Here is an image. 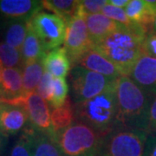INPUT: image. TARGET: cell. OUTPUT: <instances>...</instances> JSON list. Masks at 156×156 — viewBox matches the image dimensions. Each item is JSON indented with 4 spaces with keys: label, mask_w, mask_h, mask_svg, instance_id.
Here are the masks:
<instances>
[{
    "label": "cell",
    "mask_w": 156,
    "mask_h": 156,
    "mask_svg": "<svg viewBox=\"0 0 156 156\" xmlns=\"http://www.w3.org/2000/svg\"><path fill=\"white\" fill-rule=\"evenodd\" d=\"M147 34L145 30L122 27L94 45V49L111 62L122 76H128L143 56L142 44Z\"/></svg>",
    "instance_id": "6da1fadb"
},
{
    "label": "cell",
    "mask_w": 156,
    "mask_h": 156,
    "mask_svg": "<svg viewBox=\"0 0 156 156\" xmlns=\"http://www.w3.org/2000/svg\"><path fill=\"white\" fill-rule=\"evenodd\" d=\"M116 127L147 132L151 95L128 76L116 79Z\"/></svg>",
    "instance_id": "7a4b0ae2"
},
{
    "label": "cell",
    "mask_w": 156,
    "mask_h": 156,
    "mask_svg": "<svg viewBox=\"0 0 156 156\" xmlns=\"http://www.w3.org/2000/svg\"><path fill=\"white\" fill-rule=\"evenodd\" d=\"M116 80L92 99L74 104L75 121L83 122L103 134L116 127Z\"/></svg>",
    "instance_id": "3957f363"
},
{
    "label": "cell",
    "mask_w": 156,
    "mask_h": 156,
    "mask_svg": "<svg viewBox=\"0 0 156 156\" xmlns=\"http://www.w3.org/2000/svg\"><path fill=\"white\" fill-rule=\"evenodd\" d=\"M148 133L115 127L101 135L95 156H143Z\"/></svg>",
    "instance_id": "277c9868"
},
{
    "label": "cell",
    "mask_w": 156,
    "mask_h": 156,
    "mask_svg": "<svg viewBox=\"0 0 156 156\" xmlns=\"http://www.w3.org/2000/svg\"><path fill=\"white\" fill-rule=\"evenodd\" d=\"M102 134L81 122H74L56 135L63 156H95Z\"/></svg>",
    "instance_id": "5b68a950"
},
{
    "label": "cell",
    "mask_w": 156,
    "mask_h": 156,
    "mask_svg": "<svg viewBox=\"0 0 156 156\" xmlns=\"http://www.w3.org/2000/svg\"><path fill=\"white\" fill-rule=\"evenodd\" d=\"M115 81L81 66H72L69 72L72 102L77 104L92 99L102 93Z\"/></svg>",
    "instance_id": "8992f818"
},
{
    "label": "cell",
    "mask_w": 156,
    "mask_h": 156,
    "mask_svg": "<svg viewBox=\"0 0 156 156\" xmlns=\"http://www.w3.org/2000/svg\"><path fill=\"white\" fill-rule=\"evenodd\" d=\"M28 25L38 37L46 52L64 44L67 24L55 14L39 11L29 20Z\"/></svg>",
    "instance_id": "52a82bcc"
},
{
    "label": "cell",
    "mask_w": 156,
    "mask_h": 156,
    "mask_svg": "<svg viewBox=\"0 0 156 156\" xmlns=\"http://www.w3.org/2000/svg\"><path fill=\"white\" fill-rule=\"evenodd\" d=\"M0 103L20 105L28 114L30 126L37 131L51 130L50 110L46 101L36 92H30L11 100L0 101Z\"/></svg>",
    "instance_id": "ba28073f"
},
{
    "label": "cell",
    "mask_w": 156,
    "mask_h": 156,
    "mask_svg": "<svg viewBox=\"0 0 156 156\" xmlns=\"http://www.w3.org/2000/svg\"><path fill=\"white\" fill-rule=\"evenodd\" d=\"M63 47L67 50L72 66L83 54L94 48L85 17L76 16L68 23Z\"/></svg>",
    "instance_id": "9c48e42d"
},
{
    "label": "cell",
    "mask_w": 156,
    "mask_h": 156,
    "mask_svg": "<svg viewBox=\"0 0 156 156\" xmlns=\"http://www.w3.org/2000/svg\"><path fill=\"white\" fill-rule=\"evenodd\" d=\"M128 76L147 95H156V58L140 57Z\"/></svg>",
    "instance_id": "30bf717a"
},
{
    "label": "cell",
    "mask_w": 156,
    "mask_h": 156,
    "mask_svg": "<svg viewBox=\"0 0 156 156\" xmlns=\"http://www.w3.org/2000/svg\"><path fill=\"white\" fill-rule=\"evenodd\" d=\"M42 1L0 0V14L10 21H27L43 10Z\"/></svg>",
    "instance_id": "8fae6325"
},
{
    "label": "cell",
    "mask_w": 156,
    "mask_h": 156,
    "mask_svg": "<svg viewBox=\"0 0 156 156\" xmlns=\"http://www.w3.org/2000/svg\"><path fill=\"white\" fill-rule=\"evenodd\" d=\"M29 123L28 114L20 105L1 103L0 130L9 136L23 130Z\"/></svg>",
    "instance_id": "7c38bea8"
},
{
    "label": "cell",
    "mask_w": 156,
    "mask_h": 156,
    "mask_svg": "<svg viewBox=\"0 0 156 156\" xmlns=\"http://www.w3.org/2000/svg\"><path fill=\"white\" fill-rule=\"evenodd\" d=\"M75 65L81 66L113 80H116L122 76L111 62L94 48L81 56L73 66Z\"/></svg>",
    "instance_id": "4fadbf2b"
},
{
    "label": "cell",
    "mask_w": 156,
    "mask_h": 156,
    "mask_svg": "<svg viewBox=\"0 0 156 156\" xmlns=\"http://www.w3.org/2000/svg\"><path fill=\"white\" fill-rule=\"evenodd\" d=\"M125 11L132 22L150 33L156 17V0H130Z\"/></svg>",
    "instance_id": "5bb4252c"
},
{
    "label": "cell",
    "mask_w": 156,
    "mask_h": 156,
    "mask_svg": "<svg viewBox=\"0 0 156 156\" xmlns=\"http://www.w3.org/2000/svg\"><path fill=\"white\" fill-rule=\"evenodd\" d=\"M45 72L54 78H65L71 70L72 63L64 47H59L45 53L43 57Z\"/></svg>",
    "instance_id": "9a60e30c"
},
{
    "label": "cell",
    "mask_w": 156,
    "mask_h": 156,
    "mask_svg": "<svg viewBox=\"0 0 156 156\" xmlns=\"http://www.w3.org/2000/svg\"><path fill=\"white\" fill-rule=\"evenodd\" d=\"M85 21L89 37L94 45L106 38L110 34L125 27L101 13L88 15L85 17Z\"/></svg>",
    "instance_id": "2e32d148"
},
{
    "label": "cell",
    "mask_w": 156,
    "mask_h": 156,
    "mask_svg": "<svg viewBox=\"0 0 156 156\" xmlns=\"http://www.w3.org/2000/svg\"><path fill=\"white\" fill-rule=\"evenodd\" d=\"M22 95H23L22 69H3L0 86V101L15 99Z\"/></svg>",
    "instance_id": "e0dca14e"
},
{
    "label": "cell",
    "mask_w": 156,
    "mask_h": 156,
    "mask_svg": "<svg viewBox=\"0 0 156 156\" xmlns=\"http://www.w3.org/2000/svg\"><path fill=\"white\" fill-rule=\"evenodd\" d=\"M32 156H63L52 130L35 131Z\"/></svg>",
    "instance_id": "ac0fdd59"
},
{
    "label": "cell",
    "mask_w": 156,
    "mask_h": 156,
    "mask_svg": "<svg viewBox=\"0 0 156 156\" xmlns=\"http://www.w3.org/2000/svg\"><path fill=\"white\" fill-rule=\"evenodd\" d=\"M51 130L55 136L62 130L69 127L75 122L74 104L70 97H68L65 103L58 108H53L50 113Z\"/></svg>",
    "instance_id": "d6986e66"
},
{
    "label": "cell",
    "mask_w": 156,
    "mask_h": 156,
    "mask_svg": "<svg viewBox=\"0 0 156 156\" xmlns=\"http://www.w3.org/2000/svg\"><path fill=\"white\" fill-rule=\"evenodd\" d=\"M42 5L44 10L51 11L63 19L66 24L78 15V0H44Z\"/></svg>",
    "instance_id": "ffe728a7"
},
{
    "label": "cell",
    "mask_w": 156,
    "mask_h": 156,
    "mask_svg": "<svg viewBox=\"0 0 156 156\" xmlns=\"http://www.w3.org/2000/svg\"><path fill=\"white\" fill-rule=\"evenodd\" d=\"M22 71L23 94L36 91L44 73L43 58L23 64Z\"/></svg>",
    "instance_id": "44dd1931"
},
{
    "label": "cell",
    "mask_w": 156,
    "mask_h": 156,
    "mask_svg": "<svg viewBox=\"0 0 156 156\" xmlns=\"http://www.w3.org/2000/svg\"><path fill=\"white\" fill-rule=\"evenodd\" d=\"M23 64L42 59L46 53L38 37L28 25V31L21 48Z\"/></svg>",
    "instance_id": "7402d4cb"
},
{
    "label": "cell",
    "mask_w": 156,
    "mask_h": 156,
    "mask_svg": "<svg viewBox=\"0 0 156 156\" xmlns=\"http://www.w3.org/2000/svg\"><path fill=\"white\" fill-rule=\"evenodd\" d=\"M28 31V22L23 20L10 21L4 34V42L13 48L21 50Z\"/></svg>",
    "instance_id": "603a6c76"
},
{
    "label": "cell",
    "mask_w": 156,
    "mask_h": 156,
    "mask_svg": "<svg viewBox=\"0 0 156 156\" xmlns=\"http://www.w3.org/2000/svg\"><path fill=\"white\" fill-rule=\"evenodd\" d=\"M35 131L30 126L24 128L13 146L10 156H32Z\"/></svg>",
    "instance_id": "cb8c5ba5"
},
{
    "label": "cell",
    "mask_w": 156,
    "mask_h": 156,
    "mask_svg": "<svg viewBox=\"0 0 156 156\" xmlns=\"http://www.w3.org/2000/svg\"><path fill=\"white\" fill-rule=\"evenodd\" d=\"M0 65L3 69L23 68L21 50L13 48L5 42L0 43Z\"/></svg>",
    "instance_id": "d4e9b609"
},
{
    "label": "cell",
    "mask_w": 156,
    "mask_h": 156,
    "mask_svg": "<svg viewBox=\"0 0 156 156\" xmlns=\"http://www.w3.org/2000/svg\"><path fill=\"white\" fill-rule=\"evenodd\" d=\"M69 87L66 78H53L51 92L48 101L53 108L62 107L68 98Z\"/></svg>",
    "instance_id": "484cf974"
},
{
    "label": "cell",
    "mask_w": 156,
    "mask_h": 156,
    "mask_svg": "<svg viewBox=\"0 0 156 156\" xmlns=\"http://www.w3.org/2000/svg\"><path fill=\"white\" fill-rule=\"evenodd\" d=\"M101 14H103L107 17L115 21L118 23L122 24L127 28L140 29V30H145L146 31H147L145 28H143L140 25H138V24L132 22L127 16L125 9H122V8H118L115 6L111 5L109 4H108V1H107V5L103 7L102 11H101Z\"/></svg>",
    "instance_id": "4316f807"
},
{
    "label": "cell",
    "mask_w": 156,
    "mask_h": 156,
    "mask_svg": "<svg viewBox=\"0 0 156 156\" xmlns=\"http://www.w3.org/2000/svg\"><path fill=\"white\" fill-rule=\"evenodd\" d=\"M106 5V0H80L77 16L85 17L88 15L101 13Z\"/></svg>",
    "instance_id": "83f0119b"
},
{
    "label": "cell",
    "mask_w": 156,
    "mask_h": 156,
    "mask_svg": "<svg viewBox=\"0 0 156 156\" xmlns=\"http://www.w3.org/2000/svg\"><path fill=\"white\" fill-rule=\"evenodd\" d=\"M53 78L54 77L50 74L44 71V75H43V77H42L38 86H37V89L36 90V92L41 97H43L45 101H48L50 98Z\"/></svg>",
    "instance_id": "f1b7e54d"
},
{
    "label": "cell",
    "mask_w": 156,
    "mask_h": 156,
    "mask_svg": "<svg viewBox=\"0 0 156 156\" xmlns=\"http://www.w3.org/2000/svg\"><path fill=\"white\" fill-rule=\"evenodd\" d=\"M143 55L152 58H156V34H147L142 44Z\"/></svg>",
    "instance_id": "f546056e"
},
{
    "label": "cell",
    "mask_w": 156,
    "mask_h": 156,
    "mask_svg": "<svg viewBox=\"0 0 156 156\" xmlns=\"http://www.w3.org/2000/svg\"><path fill=\"white\" fill-rule=\"evenodd\" d=\"M147 133H156V95H151Z\"/></svg>",
    "instance_id": "4dcf8cb0"
},
{
    "label": "cell",
    "mask_w": 156,
    "mask_h": 156,
    "mask_svg": "<svg viewBox=\"0 0 156 156\" xmlns=\"http://www.w3.org/2000/svg\"><path fill=\"white\" fill-rule=\"evenodd\" d=\"M143 156H156V133L147 135Z\"/></svg>",
    "instance_id": "1f68e13d"
},
{
    "label": "cell",
    "mask_w": 156,
    "mask_h": 156,
    "mask_svg": "<svg viewBox=\"0 0 156 156\" xmlns=\"http://www.w3.org/2000/svg\"><path fill=\"white\" fill-rule=\"evenodd\" d=\"M129 1L130 0H109V1H108V4H109V5H111L113 6H115V7H118V8L124 9V8L127 7Z\"/></svg>",
    "instance_id": "d6a6232c"
},
{
    "label": "cell",
    "mask_w": 156,
    "mask_h": 156,
    "mask_svg": "<svg viewBox=\"0 0 156 156\" xmlns=\"http://www.w3.org/2000/svg\"><path fill=\"white\" fill-rule=\"evenodd\" d=\"M7 135L4 134L1 130H0V156L2 155L3 152L5 150L6 144H7Z\"/></svg>",
    "instance_id": "836d02e7"
},
{
    "label": "cell",
    "mask_w": 156,
    "mask_h": 156,
    "mask_svg": "<svg viewBox=\"0 0 156 156\" xmlns=\"http://www.w3.org/2000/svg\"><path fill=\"white\" fill-rule=\"evenodd\" d=\"M151 32L156 34V17L154 23H153V25H152V28H151Z\"/></svg>",
    "instance_id": "e575fe53"
},
{
    "label": "cell",
    "mask_w": 156,
    "mask_h": 156,
    "mask_svg": "<svg viewBox=\"0 0 156 156\" xmlns=\"http://www.w3.org/2000/svg\"><path fill=\"white\" fill-rule=\"evenodd\" d=\"M2 70H3V68L1 67V65H0V86H1V76H2Z\"/></svg>",
    "instance_id": "d590c367"
},
{
    "label": "cell",
    "mask_w": 156,
    "mask_h": 156,
    "mask_svg": "<svg viewBox=\"0 0 156 156\" xmlns=\"http://www.w3.org/2000/svg\"><path fill=\"white\" fill-rule=\"evenodd\" d=\"M0 108H1V103H0Z\"/></svg>",
    "instance_id": "8d00e7d4"
}]
</instances>
